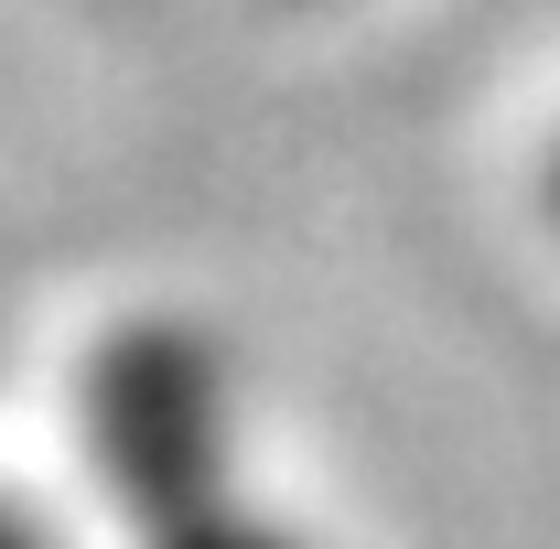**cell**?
Listing matches in <instances>:
<instances>
[{
    "label": "cell",
    "instance_id": "cell-3",
    "mask_svg": "<svg viewBox=\"0 0 560 549\" xmlns=\"http://www.w3.org/2000/svg\"><path fill=\"white\" fill-rule=\"evenodd\" d=\"M550 215H560V151H550Z\"/></svg>",
    "mask_w": 560,
    "mask_h": 549
},
{
    "label": "cell",
    "instance_id": "cell-2",
    "mask_svg": "<svg viewBox=\"0 0 560 549\" xmlns=\"http://www.w3.org/2000/svg\"><path fill=\"white\" fill-rule=\"evenodd\" d=\"M0 549H66V539H44V528H33L22 506H0Z\"/></svg>",
    "mask_w": 560,
    "mask_h": 549
},
{
    "label": "cell",
    "instance_id": "cell-1",
    "mask_svg": "<svg viewBox=\"0 0 560 549\" xmlns=\"http://www.w3.org/2000/svg\"><path fill=\"white\" fill-rule=\"evenodd\" d=\"M86 464L130 549H313L237 475V388L206 335L119 324L86 366Z\"/></svg>",
    "mask_w": 560,
    "mask_h": 549
}]
</instances>
